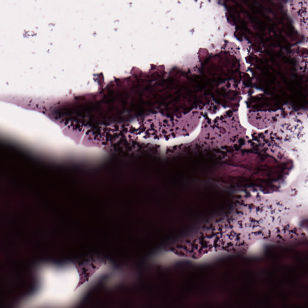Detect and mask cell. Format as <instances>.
<instances>
[{
    "label": "cell",
    "instance_id": "1",
    "mask_svg": "<svg viewBox=\"0 0 308 308\" xmlns=\"http://www.w3.org/2000/svg\"><path fill=\"white\" fill-rule=\"evenodd\" d=\"M69 267L49 262L39 265L37 270L36 287L20 305L26 307H58L66 305L72 288Z\"/></svg>",
    "mask_w": 308,
    "mask_h": 308
}]
</instances>
